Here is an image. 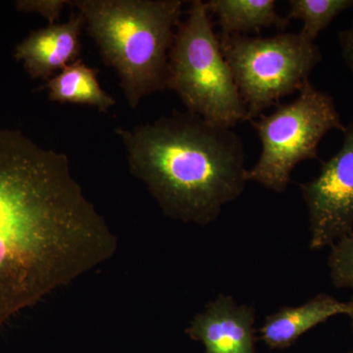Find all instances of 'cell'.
<instances>
[{
    "label": "cell",
    "mask_w": 353,
    "mask_h": 353,
    "mask_svg": "<svg viewBox=\"0 0 353 353\" xmlns=\"http://www.w3.org/2000/svg\"><path fill=\"white\" fill-rule=\"evenodd\" d=\"M46 88L48 99L53 102L83 104L101 112H108L116 103L115 99L101 88L97 71L80 59L52 77Z\"/></svg>",
    "instance_id": "12"
},
{
    "label": "cell",
    "mask_w": 353,
    "mask_h": 353,
    "mask_svg": "<svg viewBox=\"0 0 353 353\" xmlns=\"http://www.w3.org/2000/svg\"><path fill=\"white\" fill-rule=\"evenodd\" d=\"M299 188L308 210L311 250L353 234V117L340 150L322 162L319 175Z\"/></svg>",
    "instance_id": "7"
},
{
    "label": "cell",
    "mask_w": 353,
    "mask_h": 353,
    "mask_svg": "<svg viewBox=\"0 0 353 353\" xmlns=\"http://www.w3.org/2000/svg\"><path fill=\"white\" fill-rule=\"evenodd\" d=\"M218 37L248 111V122L263 115L267 108L279 105L283 97L299 92L322 61L317 44L301 32L269 38L241 34Z\"/></svg>",
    "instance_id": "5"
},
{
    "label": "cell",
    "mask_w": 353,
    "mask_h": 353,
    "mask_svg": "<svg viewBox=\"0 0 353 353\" xmlns=\"http://www.w3.org/2000/svg\"><path fill=\"white\" fill-rule=\"evenodd\" d=\"M67 4H70V1L65 0H23L17 1L16 6L23 12L41 14L50 21V25H52L59 19L60 14Z\"/></svg>",
    "instance_id": "15"
},
{
    "label": "cell",
    "mask_w": 353,
    "mask_h": 353,
    "mask_svg": "<svg viewBox=\"0 0 353 353\" xmlns=\"http://www.w3.org/2000/svg\"><path fill=\"white\" fill-rule=\"evenodd\" d=\"M347 303L328 294H319L297 307L283 306L267 316L259 330L260 340L272 350L292 347L303 334L334 316L347 314Z\"/></svg>",
    "instance_id": "10"
},
{
    "label": "cell",
    "mask_w": 353,
    "mask_h": 353,
    "mask_svg": "<svg viewBox=\"0 0 353 353\" xmlns=\"http://www.w3.org/2000/svg\"><path fill=\"white\" fill-rule=\"evenodd\" d=\"M116 132L132 173L171 217L205 226L245 190V146L232 128L174 112Z\"/></svg>",
    "instance_id": "2"
},
{
    "label": "cell",
    "mask_w": 353,
    "mask_h": 353,
    "mask_svg": "<svg viewBox=\"0 0 353 353\" xmlns=\"http://www.w3.org/2000/svg\"><path fill=\"white\" fill-rule=\"evenodd\" d=\"M330 277L336 289H353V234L331 246Z\"/></svg>",
    "instance_id": "14"
},
{
    "label": "cell",
    "mask_w": 353,
    "mask_h": 353,
    "mask_svg": "<svg viewBox=\"0 0 353 353\" xmlns=\"http://www.w3.org/2000/svg\"><path fill=\"white\" fill-rule=\"evenodd\" d=\"M254 323L252 306L219 294L194 318L187 333L201 341L205 353H257Z\"/></svg>",
    "instance_id": "8"
},
{
    "label": "cell",
    "mask_w": 353,
    "mask_h": 353,
    "mask_svg": "<svg viewBox=\"0 0 353 353\" xmlns=\"http://www.w3.org/2000/svg\"><path fill=\"white\" fill-rule=\"evenodd\" d=\"M104 63L115 70L130 108L167 90L181 0H76Z\"/></svg>",
    "instance_id": "3"
},
{
    "label": "cell",
    "mask_w": 353,
    "mask_h": 353,
    "mask_svg": "<svg viewBox=\"0 0 353 353\" xmlns=\"http://www.w3.org/2000/svg\"><path fill=\"white\" fill-rule=\"evenodd\" d=\"M115 248L68 157L0 128V329Z\"/></svg>",
    "instance_id": "1"
},
{
    "label": "cell",
    "mask_w": 353,
    "mask_h": 353,
    "mask_svg": "<svg viewBox=\"0 0 353 353\" xmlns=\"http://www.w3.org/2000/svg\"><path fill=\"white\" fill-rule=\"evenodd\" d=\"M287 19L303 22L301 34L315 41L334 18L353 6V0H290Z\"/></svg>",
    "instance_id": "13"
},
{
    "label": "cell",
    "mask_w": 353,
    "mask_h": 353,
    "mask_svg": "<svg viewBox=\"0 0 353 353\" xmlns=\"http://www.w3.org/2000/svg\"><path fill=\"white\" fill-rule=\"evenodd\" d=\"M347 304H348L347 315H348V317L350 318V321H352V333H353V296L352 297V299H350V301H348Z\"/></svg>",
    "instance_id": "17"
},
{
    "label": "cell",
    "mask_w": 353,
    "mask_h": 353,
    "mask_svg": "<svg viewBox=\"0 0 353 353\" xmlns=\"http://www.w3.org/2000/svg\"><path fill=\"white\" fill-rule=\"evenodd\" d=\"M167 90L179 95L188 112L212 124L233 128L248 122L219 37L201 0L192 1L189 16L176 28L169 52Z\"/></svg>",
    "instance_id": "4"
},
{
    "label": "cell",
    "mask_w": 353,
    "mask_h": 353,
    "mask_svg": "<svg viewBox=\"0 0 353 353\" xmlns=\"http://www.w3.org/2000/svg\"><path fill=\"white\" fill-rule=\"evenodd\" d=\"M339 43L343 60L353 75V21L350 28L339 32Z\"/></svg>",
    "instance_id": "16"
},
{
    "label": "cell",
    "mask_w": 353,
    "mask_h": 353,
    "mask_svg": "<svg viewBox=\"0 0 353 353\" xmlns=\"http://www.w3.org/2000/svg\"><path fill=\"white\" fill-rule=\"evenodd\" d=\"M85 23L82 14L72 13L67 22L30 32L15 50V58L34 79L50 80L78 60L81 32Z\"/></svg>",
    "instance_id": "9"
},
{
    "label": "cell",
    "mask_w": 353,
    "mask_h": 353,
    "mask_svg": "<svg viewBox=\"0 0 353 353\" xmlns=\"http://www.w3.org/2000/svg\"><path fill=\"white\" fill-rule=\"evenodd\" d=\"M350 353H353V352H350Z\"/></svg>",
    "instance_id": "18"
},
{
    "label": "cell",
    "mask_w": 353,
    "mask_h": 353,
    "mask_svg": "<svg viewBox=\"0 0 353 353\" xmlns=\"http://www.w3.org/2000/svg\"><path fill=\"white\" fill-rule=\"evenodd\" d=\"M209 15H214L220 25V34H259L266 28L285 30L290 21L279 15L274 0H210L204 3Z\"/></svg>",
    "instance_id": "11"
},
{
    "label": "cell",
    "mask_w": 353,
    "mask_h": 353,
    "mask_svg": "<svg viewBox=\"0 0 353 353\" xmlns=\"http://www.w3.org/2000/svg\"><path fill=\"white\" fill-rule=\"evenodd\" d=\"M294 101L279 104L269 115L250 121L259 134L262 152L246 180L283 194L297 164L319 159L318 146L332 130L345 131L334 99L306 82Z\"/></svg>",
    "instance_id": "6"
}]
</instances>
